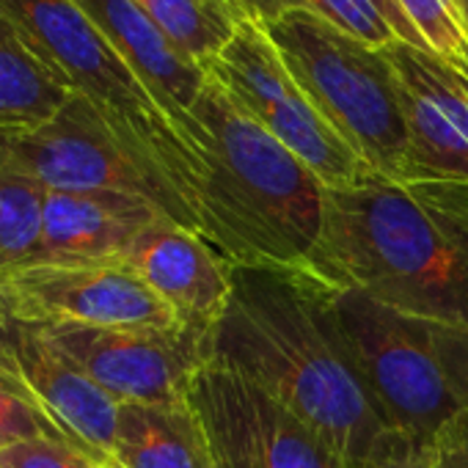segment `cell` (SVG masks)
<instances>
[{"label": "cell", "instance_id": "6da1fadb", "mask_svg": "<svg viewBox=\"0 0 468 468\" xmlns=\"http://www.w3.org/2000/svg\"><path fill=\"white\" fill-rule=\"evenodd\" d=\"M209 367L249 380L358 468L416 449L386 419L312 271L231 268V298L209 331Z\"/></svg>", "mask_w": 468, "mask_h": 468}, {"label": "cell", "instance_id": "7a4b0ae2", "mask_svg": "<svg viewBox=\"0 0 468 468\" xmlns=\"http://www.w3.org/2000/svg\"><path fill=\"white\" fill-rule=\"evenodd\" d=\"M309 271L397 312L468 325V182L369 174L325 187Z\"/></svg>", "mask_w": 468, "mask_h": 468}, {"label": "cell", "instance_id": "3957f363", "mask_svg": "<svg viewBox=\"0 0 468 468\" xmlns=\"http://www.w3.org/2000/svg\"><path fill=\"white\" fill-rule=\"evenodd\" d=\"M196 231L231 268L309 271L323 238V179L209 75L190 111Z\"/></svg>", "mask_w": 468, "mask_h": 468}, {"label": "cell", "instance_id": "277c9868", "mask_svg": "<svg viewBox=\"0 0 468 468\" xmlns=\"http://www.w3.org/2000/svg\"><path fill=\"white\" fill-rule=\"evenodd\" d=\"M342 331L391 427L416 449L468 413V325L397 312L331 287Z\"/></svg>", "mask_w": 468, "mask_h": 468}, {"label": "cell", "instance_id": "5b68a950", "mask_svg": "<svg viewBox=\"0 0 468 468\" xmlns=\"http://www.w3.org/2000/svg\"><path fill=\"white\" fill-rule=\"evenodd\" d=\"M292 78L339 138L380 176L405 179L408 127L399 78L386 48L290 6L262 23Z\"/></svg>", "mask_w": 468, "mask_h": 468}, {"label": "cell", "instance_id": "8992f818", "mask_svg": "<svg viewBox=\"0 0 468 468\" xmlns=\"http://www.w3.org/2000/svg\"><path fill=\"white\" fill-rule=\"evenodd\" d=\"M4 15L56 75L154 163L193 204L198 157L78 0H0Z\"/></svg>", "mask_w": 468, "mask_h": 468}, {"label": "cell", "instance_id": "52a82bcc", "mask_svg": "<svg viewBox=\"0 0 468 468\" xmlns=\"http://www.w3.org/2000/svg\"><path fill=\"white\" fill-rule=\"evenodd\" d=\"M0 146L45 185V190L144 198L179 226L196 231V209L187 196L154 163L135 152L80 94H72L48 124L17 135H0Z\"/></svg>", "mask_w": 468, "mask_h": 468}, {"label": "cell", "instance_id": "ba28073f", "mask_svg": "<svg viewBox=\"0 0 468 468\" xmlns=\"http://www.w3.org/2000/svg\"><path fill=\"white\" fill-rule=\"evenodd\" d=\"M209 75L257 124L298 154L325 187H345L375 174L320 116L260 20L249 17L238 28L209 64Z\"/></svg>", "mask_w": 468, "mask_h": 468}, {"label": "cell", "instance_id": "9c48e42d", "mask_svg": "<svg viewBox=\"0 0 468 468\" xmlns=\"http://www.w3.org/2000/svg\"><path fill=\"white\" fill-rule=\"evenodd\" d=\"M0 317L28 325L185 328L122 260L31 262L0 276Z\"/></svg>", "mask_w": 468, "mask_h": 468}, {"label": "cell", "instance_id": "30bf717a", "mask_svg": "<svg viewBox=\"0 0 468 468\" xmlns=\"http://www.w3.org/2000/svg\"><path fill=\"white\" fill-rule=\"evenodd\" d=\"M218 468H358L273 397L234 372L204 367L190 386Z\"/></svg>", "mask_w": 468, "mask_h": 468}, {"label": "cell", "instance_id": "8fae6325", "mask_svg": "<svg viewBox=\"0 0 468 468\" xmlns=\"http://www.w3.org/2000/svg\"><path fill=\"white\" fill-rule=\"evenodd\" d=\"M39 328L122 405H182L209 364V336L190 328Z\"/></svg>", "mask_w": 468, "mask_h": 468}, {"label": "cell", "instance_id": "7c38bea8", "mask_svg": "<svg viewBox=\"0 0 468 468\" xmlns=\"http://www.w3.org/2000/svg\"><path fill=\"white\" fill-rule=\"evenodd\" d=\"M0 361L34 394L53 424L78 446L113 465L119 430L116 402L100 388L39 325L4 317L0 328Z\"/></svg>", "mask_w": 468, "mask_h": 468}, {"label": "cell", "instance_id": "4fadbf2b", "mask_svg": "<svg viewBox=\"0 0 468 468\" xmlns=\"http://www.w3.org/2000/svg\"><path fill=\"white\" fill-rule=\"evenodd\" d=\"M386 53L399 78L408 127L405 179L468 182V78L405 42Z\"/></svg>", "mask_w": 468, "mask_h": 468}, {"label": "cell", "instance_id": "5bb4252c", "mask_svg": "<svg viewBox=\"0 0 468 468\" xmlns=\"http://www.w3.org/2000/svg\"><path fill=\"white\" fill-rule=\"evenodd\" d=\"M176 320L209 336L231 298V265L198 231L163 218L144 229L122 257Z\"/></svg>", "mask_w": 468, "mask_h": 468}, {"label": "cell", "instance_id": "9a60e30c", "mask_svg": "<svg viewBox=\"0 0 468 468\" xmlns=\"http://www.w3.org/2000/svg\"><path fill=\"white\" fill-rule=\"evenodd\" d=\"M78 6L97 23L193 146L190 111L209 83V69L196 64L135 0H78Z\"/></svg>", "mask_w": 468, "mask_h": 468}, {"label": "cell", "instance_id": "2e32d148", "mask_svg": "<svg viewBox=\"0 0 468 468\" xmlns=\"http://www.w3.org/2000/svg\"><path fill=\"white\" fill-rule=\"evenodd\" d=\"M163 218V209L133 196L48 190L37 262L122 260L138 234Z\"/></svg>", "mask_w": 468, "mask_h": 468}, {"label": "cell", "instance_id": "e0dca14e", "mask_svg": "<svg viewBox=\"0 0 468 468\" xmlns=\"http://www.w3.org/2000/svg\"><path fill=\"white\" fill-rule=\"evenodd\" d=\"M113 465L215 468V454L190 399L182 405H122Z\"/></svg>", "mask_w": 468, "mask_h": 468}, {"label": "cell", "instance_id": "ac0fdd59", "mask_svg": "<svg viewBox=\"0 0 468 468\" xmlns=\"http://www.w3.org/2000/svg\"><path fill=\"white\" fill-rule=\"evenodd\" d=\"M72 94L56 69L0 15V135L48 124Z\"/></svg>", "mask_w": 468, "mask_h": 468}, {"label": "cell", "instance_id": "d6986e66", "mask_svg": "<svg viewBox=\"0 0 468 468\" xmlns=\"http://www.w3.org/2000/svg\"><path fill=\"white\" fill-rule=\"evenodd\" d=\"M204 69L251 17L243 0H135Z\"/></svg>", "mask_w": 468, "mask_h": 468}, {"label": "cell", "instance_id": "ffe728a7", "mask_svg": "<svg viewBox=\"0 0 468 468\" xmlns=\"http://www.w3.org/2000/svg\"><path fill=\"white\" fill-rule=\"evenodd\" d=\"M243 4L249 15L260 23L276 17L290 6H301L372 48L405 42L424 50L419 34L410 28L394 0H243Z\"/></svg>", "mask_w": 468, "mask_h": 468}, {"label": "cell", "instance_id": "44dd1931", "mask_svg": "<svg viewBox=\"0 0 468 468\" xmlns=\"http://www.w3.org/2000/svg\"><path fill=\"white\" fill-rule=\"evenodd\" d=\"M45 185L0 146V276L37 262L42 243Z\"/></svg>", "mask_w": 468, "mask_h": 468}, {"label": "cell", "instance_id": "7402d4cb", "mask_svg": "<svg viewBox=\"0 0 468 468\" xmlns=\"http://www.w3.org/2000/svg\"><path fill=\"white\" fill-rule=\"evenodd\" d=\"M427 53L468 78V23L463 0H394Z\"/></svg>", "mask_w": 468, "mask_h": 468}, {"label": "cell", "instance_id": "603a6c76", "mask_svg": "<svg viewBox=\"0 0 468 468\" xmlns=\"http://www.w3.org/2000/svg\"><path fill=\"white\" fill-rule=\"evenodd\" d=\"M31 438H67L34 394L0 361V446ZM69 441V438H67Z\"/></svg>", "mask_w": 468, "mask_h": 468}, {"label": "cell", "instance_id": "cb8c5ba5", "mask_svg": "<svg viewBox=\"0 0 468 468\" xmlns=\"http://www.w3.org/2000/svg\"><path fill=\"white\" fill-rule=\"evenodd\" d=\"M4 468H111L67 438H31L0 446Z\"/></svg>", "mask_w": 468, "mask_h": 468}, {"label": "cell", "instance_id": "d4e9b609", "mask_svg": "<svg viewBox=\"0 0 468 468\" xmlns=\"http://www.w3.org/2000/svg\"><path fill=\"white\" fill-rule=\"evenodd\" d=\"M430 468H468V413L454 419L432 441Z\"/></svg>", "mask_w": 468, "mask_h": 468}, {"label": "cell", "instance_id": "484cf974", "mask_svg": "<svg viewBox=\"0 0 468 468\" xmlns=\"http://www.w3.org/2000/svg\"><path fill=\"white\" fill-rule=\"evenodd\" d=\"M369 468H430V449H410L397 457L380 460Z\"/></svg>", "mask_w": 468, "mask_h": 468}, {"label": "cell", "instance_id": "4316f807", "mask_svg": "<svg viewBox=\"0 0 468 468\" xmlns=\"http://www.w3.org/2000/svg\"><path fill=\"white\" fill-rule=\"evenodd\" d=\"M463 6H465V23H468V0H463Z\"/></svg>", "mask_w": 468, "mask_h": 468}, {"label": "cell", "instance_id": "83f0119b", "mask_svg": "<svg viewBox=\"0 0 468 468\" xmlns=\"http://www.w3.org/2000/svg\"><path fill=\"white\" fill-rule=\"evenodd\" d=\"M0 328H4V317H0Z\"/></svg>", "mask_w": 468, "mask_h": 468}, {"label": "cell", "instance_id": "f1b7e54d", "mask_svg": "<svg viewBox=\"0 0 468 468\" xmlns=\"http://www.w3.org/2000/svg\"><path fill=\"white\" fill-rule=\"evenodd\" d=\"M0 468H4V465H0Z\"/></svg>", "mask_w": 468, "mask_h": 468}, {"label": "cell", "instance_id": "f546056e", "mask_svg": "<svg viewBox=\"0 0 468 468\" xmlns=\"http://www.w3.org/2000/svg\"><path fill=\"white\" fill-rule=\"evenodd\" d=\"M215 468H218V465H215Z\"/></svg>", "mask_w": 468, "mask_h": 468}]
</instances>
